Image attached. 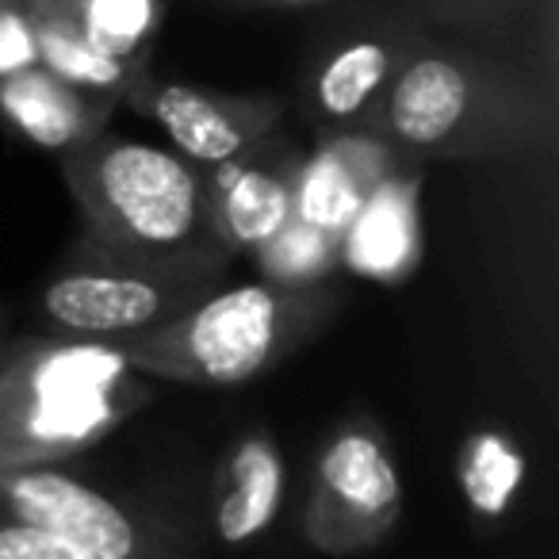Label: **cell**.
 Segmentation results:
<instances>
[{"instance_id": "6da1fadb", "label": "cell", "mask_w": 559, "mask_h": 559, "mask_svg": "<svg viewBox=\"0 0 559 559\" xmlns=\"http://www.w3.org/2000/svg\"><path fill=\"white\" fill-rule=\"evenodd\" d=\"M383 134L426 162H475L556 139L551 88L479 47L421 43L383 96Z\"/></svg>"}, {"instance_id": "7a4b0ae2", "label": "cell", "mask_w": 559, "mask_h": 559, "mask_svg": "<svg viewBox=\"0 0 559 559\" xmlns=\"http://www.w3.org/2000/svg\"><path fill=\"white\" fill-rule=\"evenodd\" d=\"M150 376L104 337L0 345V467L62 464L150 403Z\"/></svg>"}, {"instance_id": "3957f363", "label": "cell", "mask_w": 559, "mask_h": 559, "mask_svg": "<svg viewBox=\"0 0 559 559\" xmlns=\"http://www.w3.org/2000/svg\"><path fill=\"white\" fill-rule=\"evenodd\" d=\"M342 307L345 292L334 280L304 288L272 280L234 288L218 284L173 322L116 337V345L150 380L238 388L296 357L342 314Z\"/></svg>"}, {"instance_id": "277c9868", "label": "cell", "mask_w": 559, "mask_h": 559, "mask_svg": "<svg viewBox=\"0 0 559 559\" xmlns=\"http://www.w3.org/2000/svg\"><path fill=\"white\" fill-rule=\"evenodd\" d=\"M230 257L215 238L180 249H123L81 230L35 296V314L55 334L104 342L142 334L215 292L226 280Z\"/></svg>"}, {"instance_id": "5b68a950", "label": "cell", "mask_w": 559, "mask_h": 559, "mask_svg": "<svg viewBox=\"0 0 559 559\" xmlns=\"http://www.w3.org/2000/svg\"><path fill=\"white\" fill-rule=\"evenodd\" d=\"M85 230L123 249H180L207 234L203 165L180 150L96 134L62 154Z\"/></svg>"}, {"instance_id": "8992f818", "label": "cell", "mask_w": 559, "mask_h": 559, "mask_svg": "<svg viewBox=\"0 0 559 559\" xmlns=\"http://www.w3.org/2000/svg\"><path fill=\"white\" fill-rule=\"evenodd\" d=\"M403 518V479L388 437L368 418L345 421L326 437L311 472L304 533L326 556L372 551Z\"/></svg>"}, {"instance_id": "52a82bcc", "label": "cell", "mask_w": 559, "mask_h": 559, "mask_svg": "<svg viewBox=\"0 0 559 559\" xmlns=\"http://www.w3.org/2000/svg\"><path fill=\"white\" fill-rule=\"evenodd\" d=\"M0 498L24 521L50 533L73 551V559H139L180 551L154 521L139 518L111 495L88 487L55 464L0 467Z\"/></svg>"}, {"instance_id": "ba28073f", "label": "cell", "mask_w": 559, "mask_h": 559, "mask_svg": "<svg viewBox=\"0 0 559 559\" xmlns=\"http://www.w3.org/2000/svg\"><path fill=\"white\" fill-rule=\"evenodd\" d=\"M123 104L150 116L173 146L195 165H218L241 157L276 131L284 104L272 93H218L203 85H177L142 73Z\"/></svg>"}, {"instance_id": "9c48e42d", "label": "cell", "mask_w": 559, "mask_h": 559, "mask_svg": "<svg viewBox=\"0 0 559 559\" xmlns=\"http://www.w3.org/2000/svg\"><path fill=\"white\" fill-rule=\"evenodd\" d=\"M421 43L426 35L406 24H380L330 43L311 62L304 81L307 116L314 119L319 134L376 127L391 81Z\"/></svg>"}, {"instance_id": "30bf717a", "label": "cell", "mask_w": 559, "mask_h": 559, "mask_svg": "<svg viewBox=\"0 0 559 559\" xmlns=\"http://www.w3.org/2000/svg\"><path fill=\"white\" fill-rule=\"evenodd\" d=\"M299 154L276 131L241 157L203 165V200L207 234L230 253H253L269 234H276L296 211Z\"/></svg>"}, {"instance_id": "8fae6325", "label": "cell", "mask_w": 559, "mask_h": 559, "mask_svg": "<svg viewBox=\"0 0 559 559\" xmlns=\"http://www.w3.org/2000/svg\"><path fill=\"white\" fill-rule=\"evenodd\" d=\"M342 264L360 280L403 284L421 261V162L406 157L368 192L337 234Z\"/></svg>"}, {"instance_id": "7c38bea8", "label": "cell", "mask_w": 559, "mask_h": 559, "mask_svg": "<svg viewBox=\"0 0 559 559\" xmlns=\"http://www.w3.org/2000/svg\"><path fill=\"white\" fill-rule=\"evenodd\" d=\"M411 154L395 146L380 127H349L322 134L314 154H304L296 177V215L342 234L376 185Z\"/></svg>"}, {"instance_id": "4fadbf2b", "label": "cell", "mask_w": 559, "mask_h": 559, "mask_svg": "<svg viewBox=\"0 0 559 559\" xmlns=\"http://www.w3.org/2000/svg\"><path fill=\"white\" fill-rule=\"evenodd\" d=\"M284 487L288 472L276 437L264 426L234 437L211 475V528L218 540L241 548L269 533L284 506Z\"/></svg>"}, {"instance_id": "5bb4252c", "label": "cell", "mask_w": 559, "mask_h": 559, "mask_svg": "<svg viewBox=\"0 0 559 559\" xmlns=\"http://www.w3.org/2000/svg\"><path fill=\"white\" fill-rule=\"evenodd\" d=\"M119 100L100 93H88L47 66H27V70L0 78V119L27 139L32 146L66 154L73 146H85L96 134H104L111 111Z\"/></svg>"}, {"instance_id": "9a60e30c", "label": "cell", "mask_w": 559, "mask_h": 559, "mask_svg": "<svg viewBox=\"0 0 559 559\" xmlns=\"http://www.w3.org/2000/svg\"><path fill=\"white\" fill-rule=\"evenodd\" d=\"M32 16L35 43H39V66H47L50 73H58L70 85L111 96V100H123L134 88V81L146 73V66L123 62V58L96 50L78 27L70 9H39Z\"/></svg>"}, {"instance_id": "2e32d148", "label": "cell", "mask_w": 559, "mask_h": 559, "mask_svg": "<svg viewBox=\"0 0 559 559\" xmlns=\"http://www.w3.org/2000/svg\"><path fill=\"white\" fill-rule=\"evenodd\" d=\"M456 483L475 518L502 521L525 483V452L513 441L510 429H472L456 452Z\"/></svg>"}, {"instance_id": "e0dca14e", "label": "cell", "mask_w": 559, "mask_h": 559, "mask_svg": "<svg viewBox=\"0 0 559 559\" xmlns=\"http://www.w3.org/2000/svg\"><path fill=\"white\" fill-rule=\"evenodd\" d=\"M257 261L261 280L272 284H288V288H304V284H319V280H334L342 269V253H337V234L322 230V226L299 218L296 211L276 234L261 241L249 253Z\"/></svg>"}, {"instance_id": "ac0fdd59", "label": "cell", "mask_w": 559, "mask_h": 559, "mask_svg": "<svg viewBox=\"0 0 559 559\" xmlns=\"http://www.w3.org/2000/svg\"><path fill=\"white\" fill-rule=\"evenodd\" d=\"M73 20L96 50L146 66L165 20V0H73Z\"/></svg>"}, {"instance_id": "d6986e66", "label": "cell", "mask_w": 559, "mask_h": 559, "mask_svg": "<svg viewBox=\"0 0 559 559\" xmlns=\"http://www.w3.org/2000/svg\"><path fill=\"white\" fill-rule=\"evenodd\" d=\"M528 0H414V9L441 27L467 35H498L525 12Z\"/></svg>"}, {"instance_id": "ffe728a7", "label": "cell", "mask_w": 559, "mask_h": 559, "mask_svg": "<svg viewBox=\"0 0 559 559\" xmlns=\"http://www.w3.org/2000/svg\"><path fill=\"white\" fill-rule=\"evenodd\" d=\"M35 62H39V43L27 0H0V78H12Z\"/></svg>"}, {"instance_id": "44dd1931", "label": "cell", "mask_w": 559, "mask_h": 559, "mask_svg": "<svg viewBox=\"0 0 559 559\" xmlns=\"http://www.w3.org/2000/svg\"><path fill=\"white\" fill-rule=\"evenodd\" d=\"M0 559H73V551L0 498Z\"/></svg>"}, {"instance_id": "7402d4cb", "label": "cell", "mask_w": 559, "mask_h": 559, "mask_svg": "<svg viewBox=\"0 0 559 559\" xmlns=\"http://www.w3.org/2000/svg\"><path fill=\"white\" fill-rule=\"evenodd\" d=\"M223 9H311V4H326V0H211Z\"/></svg>"}, {"instance_id": "603a6c76", "label": "cell", "mask_w": 559, "mask_h": 559, "mask_svg": "<svg viewBox=\"0 0 559 559\" xmlns=\"http://www.w3.org/2000/svg\"><path fill=\"white\" fill-rule=\"evenodd\" d=\"M73 0H27V9L39 12V9H70Z\"/></svg>"}, {"instance_id": "cb8c5ba5", "label": "cell", "mask_w": 559, "mask_h": 559, "mask_svg": "<svg viewBox=\"0 0 559 559\" xmlns=\"http://www.w3.org/2000/svg\"><path fill=\"white\" fill-rule=\"evenodd\" d=\"M0 326H4V311H0Z\"/></svg>"}]
</instances>
